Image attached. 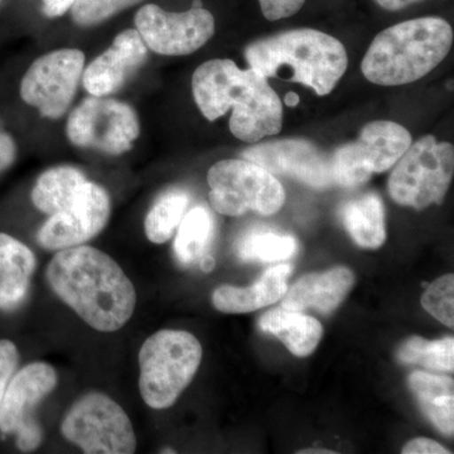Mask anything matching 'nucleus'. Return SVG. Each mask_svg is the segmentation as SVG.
Here are the masks:
<instances>
[{
  "label": "nucleus",
  "instance_id": "obj_27",
  "mask_svg": "<svg viewBox=\"0 0 454 454\" xmlns=\"http://www.w3.org/2000/svg\"><path fill=\"white\" fill-rule=\"evenodd\" d=\"M190 196L182 190H173L160 197L146 215V238L154 244L168 241L186 215Z\"/></svg>",
  "mask_w": 454,
  "mask_h": 454
},
{
  "label": "nucleus",
  "instance_id": "obj_3",
  "mask_svg": "<svg viewBox=\"0 0 454 454\" xmlns=\"http://www.w3.org/2000/svg\"><path fill=\"white\" fill-rule=\"evenodd\" d=\"M453 29L439 17L406 20L376 35L361 71L370 82L399 86L432 73L450 53Z\"/></svg>",
  "mask_w": 454,
  "mask_h": 454
},
{
  "label": "nucleus",
  "instance_id": "obj_14",
  "mask_svg": "<svg viewBox=\"0 0 454 454\" xmlns=\"http://www.w3.org/2000/svg\"><path fill=\"white\" fill-rule=\"evenodd\" d=\"M282 127V101L267 77L250 67L247 82L232 106L230 130L243 142L256 143L280 133Z\"/></svg>",
  "mask_w": 454,
  "mask_h": 454
},
{
  "label": "nucleus",
  "instance_id": "obj_8",
  "mask_svg": "<svg viewBox=\"0 0 454 454\" xmlns=\"http://www.w3.org/2000/svg\"><path fill=\"white\" fill-rule=\"evenodd\" d=\"M66 133L80 148L112 155L127 153L140 134L138 114L122 101L88 98L68 116Z\"/></svg>",
  "mask_w": 454,
  "mask_h": 454
},
{
  "label": "nucleus",
  "instance_id": "obj_10",
  "mask_svg": "<svg viewBox=\"0 0 454 454\" xmlns=\"http://www.w3.org/2000/svg\"><path fill=\"white\" fill-rule=\"evenodd\" d=\"M137 31L145 46L158 55L186 56L211 40L215 18L195 0L190 11L172 13L155 4H146L136 16Z\"/></svg>",
  "mask_w": 454,
  "mask_h": 454
},
{
  "label": "nucleus",
  "instance_id": "obj_32",
  "mask_svg": "<svg viewBox=\"0 0 454 454\" xmlns=\"http://www.w3.org/2000/svg\"><path fill=\"white\" fill-rule=\"evenodd\" d=\"M306 0H259L260 9L268 20H279L294 16Z\"/></svg>",
  "mask_w": 454,
  "mask_h": 454
},
{
  "label": "nucleus",
  "instance_id": "obj_18",
  "mask_svg": "<svg viewBox=\"0 0 454 454\" xmlns=\"http://www.w3.org/2000/svg\"><path fill=\"white\" fill-rule=\"evenodd\" d=\"M291 265L280 264L268 269L262 278L247 288L221 286L212 294L215 309L223 313H249L271 306L282 300L288 291L286 279L291 276Z\"/></svg>",
  "mask_w": 454,
  "mask_h": 454
},
{
  "label": "nucleus",
  "instance_id": "obj_11",
  "mask_svg": "<svg viewBox=\"0 0 454 454\" xmlns=\"http://www.w3.org/2000/svg\"><path fill=\"white\" fill-rule=\"evenodd\" d=\"M56 385V370L46 363L29 364L9 381L0 404V430L16 434L17 447L23 452L40 447L43 435L33 411Z\"/></svg>",
  "mask_w": 454,
  "mask_h": 454
},
{
  "label": "nucleus",
  "instance_id": "obj_1",
  "mask_svg": "<svg viewBox=\"0 0 454 454\" xmlns=\"http://www.w3.org/2000/svg\"><path fill=\"white\" fill-rule=\"evenodd\" d=\"M46 279L59 300L100 333L121 330L136 310L133 283L112 256L97 247L59 250L47 265Z\"/></svg>",
  "mask_w": 454,
  "mask_h": 454
},
{
  "label": "nucleus",
  "instance_id": "obj_7",
  "mask_svg": "<svg viewBox=\"0 0 454 454\" xmlns=\"http://www.w3.org/2000/svg\"><path fill=\"white\" fill-rule=\"evenodd\" d=\"M62 435L88 454H131L137 450L133 424L115 400L103 393L80 397L61 424Z\"/></svg>",
  "mask_w": 454,
  "mask_h": 454
},
{
  "label": "nucleus",
  "instance_id": "obj_16",
  "mask_svg": "<svg viewBox=\"0 0 454 454\" xmlns=\"http://www.w3.org/2000/svg\"><path fill=\"white\" fill-rule=\"evenodd\" d=\"M249 68L241 70L231 59H211L197 67L192 76L193 98L210 121L225 115L244 89Z\"/></svg>",
  "mask_w": 454,
  "mask_h": 454
},
{
  "label": "nucleus",
  "instance_id": "obj_15",
  "mask_svg": "<svg viewBox=\"0 0 454 454\" xmlns=\"http://www.w3.org/2000/svg\"><path fill=\"white\" fill-rule=\"evenodd\" d=\"M146 57L148 47L137 29L119 33L110 49L83 70V88L92 97H109L145 65Z\"/></svg>",
  "mask_w": 454,
  "mask_h": 454
},
{
  "label": "nucleus",
  "instance_id": "obj_13",
  "mask_svg": "<svg viewBox=\"0 0 454 454\" xmlns=\"http://www.w3.org/2000/svg\"><path fill=\"white\" fill-rule=\"evenodd\" d=\"M245 160L259 164L271 175L297 179L316 190L334 186L333 154L303 139H282L247 149Z\"/></svg>",
  "mask_w": 454,
  "mask_h": 454
},
{
  "label": "nucleus",
  "instance_id": "obj_29",
  "mask_svg": "<svg viewBox=\"0 0 454 454\" xmlns=\"http://www.w3.org/2000/svg\"><path fill=\"white\" fill-rule=\"evenodd\" d=\"M454 277L453 274L438 278L424 293L423 309L442 324L454 325Z\"/></svg>",
  "mask_w": 454,
  "mask_h": 454
},
{
  "label": "nucleus",
  "instance_id": "obj_5",
  "mask_svg": "<svg viewBox=\"0 0 454 454\" xmlns=\"http://www.w3.org/2000/svg\"><path fill=\"white\" fill-rule=\"evenodd\" d=\"M454 172V148L433 136L409 146L397 160L387 182V191L397 205L424 210L441 205L447 195Z\"/></svg>",
  "mask_w": 454,
  "mask_h": 454
},
{
  "label": "nucleus",
  "instance_id": "obj_31",
  "mask_svg": "<svg viewBox=\"0 0 454 454\" xmlns=\"http://www.w3.org/2000/svg\"><path fill=\"white\" fill-rule=\"evenodd\" d=\"M20 363L17 346L9 340H0V404L12 376Z\"/></svg>",
  "mask_w": 454,
  "mask_h": 454
},
{
  "label": "nucleus",
  "instance_id": "obj_6",
  "mask_svg": "<svg viewBox=\"0 0 454 454\" xmlns=\"http://www.w3.org/2000/svg\"><path fill=\"white\" fill-rule=\"evenodd\" d=\"M207 182L212 207L226 216H241L247 211L270 216L286 202V192L276 176L249 160L215 163L208 170Z\"/></svg>",
  "mask_w": 454,
  "mask_h": 454
},
{
  "label": "nucleus",
  "instance_id": "obj_39",
  "mask_svg": "<svg viewBox=\"0 0 454 454\" xmlns=\"http://www.w3.org/2000/svg\"><path fill=\"white\" fill-rule=\"evenodd\" d=\"M301 454H321V453H325V454H333L334 452H331V450H301L300 452Z\"/></svg>",
  "mask_w": 454,
  "mask_h": 454
},
{
  "label": "nucleus",
  "instance_id": "obj_24",
  "mask_svg": "<svg viewBox=\"0 0 454 454\" xmlns=\"http://www.w3.org/2000/svg\"><path fill=\"white\" fill-rule=\"evenodd\" d=\"M86 182V176L74 167L61 166L46 170L33 187V205L43 214L52 216L74 201Z\"/></svg>",
  "mask_w": 454,
  "mask_h": 454
},
{
  "label": "nucleus",
  "instance_id": "obj_26",
  "mask_svg": "<svg viewBox=\"0 0 454 454\" xmlns=\"http://www.w3.org/2000/svg\"><path fill=\"white\" fill-rule=\"evenodd\" d=\"M235 250L244 262H283L298 253V241L294 236L273 230L253 229L239 239Z\"/></svg>",
  "mask_w": 454,
  "mask_h": 454
},
{
  "label": "nucleus",
  "instance_id": "obj_17",
  "mask_svg": "<svg viewBox=\"0 0 454 454\" xmlns=\"http://www.w3.org/2000/svg\"><path fill=\"white\" fill-rule=\"evenodd\" d=\"M355 284V276L348 268H334L325 273L301 277L283 297V309L303 312L315 309L331 315L339 309Z\"/></svg>",
  "mask_w": 454,
  "mask_h": 454
},
{
  "label": "nucleus",
  "instance_id": "obj_35",
  "mask_svg": "<svg viewBox=\"0 0 454 454\" xmlns=\"http://www.w3.org/2000/svg\"><path fill=\"white\" fill-rule=\"evenodd\" d=\"M74 2L76 0H42V11L49 18L61 17L73 8Z\"/></svg>",
  "mask_w": 454,
  "mask_h": 454
},
{
  "label": "nucleus",
  "instance_id": "obj_23",
  "mask_svg": "<svg viewBox=\"0 0 454 454\" xmlns=\"http://www.w3.org/2000/svg\"><path fill=\"white\" fill-rule=\"evenodd\" d=\"M340 219L358 247L378 249L387 239L384 203L376 193L349 200L340 208Z\"/></svg>",
  "mask_w": 454,
  "mask_h": 454
},
{
  "label": "nucleus",
  "instance_id": "obj_34",
  "mask_svg": "<svg viewBox=\"0 0 454 454\" xmlns=\"http://www.w3.org/2000/svg\"><path fill=\"white\" fill-rule=\"evenodd\" d=\"M17 158V145L4 131H0V172L8 169Z\"/></svg>",
  "mask_w": 454,
  "mask_h": 454
},
{
  "label": "nucleus",
  "instance_id": "obj_12",
  "mask_svg": "<svg viewBox=\"0 0 454 454\" xmlns=\"http://www.w3.org/2000/svg\"><path fill=\"white\" fill-rule=\"evenodd\" d=\"M112 212V202L106 188L86 182L74 201L41 227L38 243L47 250L79 247L106 229Z\"/></svg>",
  "mask_w": 454,
  "mask_h": 454
},
{
  "label": "nucleus",
  "instance_id": "obj_20",
  "mask_svg": "<svg viewBox=\"0 0 454 454\" xmlns=\"http://www.w3.org/2000/svg\"><path fill=\"white\" fill-rule=\"evenodd\" d=\"M35 254L13 236L0 232V309H17L28 294Z\"/></svg>",
  "mask_w": 454,
  "mask_h": 454
},
{
  "label": "nucleus",
  "instance_id": "obj_22",
  "mask_svg": "<svg viewBox=\"0 0 454 454\" xmlns=\"http://www.w3.org/2000/svg\"><path fill=\"white\" fill-rule=\"evenodd\" d=\"M409 387L424 415L447 437L454 433V382L446 376L415 372L409 376Z\"/></svg>",
  "mask_w": 454,
  "mask_h": 454
},
{
  "label": "nucleus",
  "instance_id": "obj_37",
  "mask_svg": "<svg viewBox=\"0 0 454 454\" xmlns=\"http://www.w3.org/2000/svg\"><path fill=\"white\" fill-rule=\"evenodd\" d=\"M200 264L203 271H211L215 268V260L211 256L205 255L200 260Z\"/></svg>",
  "mask_w": 454,
  "mask_h": 454
},
{
  "label": "nucleus",
  "instance_id": "obj_28",
  "mask_svg": "<svg viewBox=\"0 0 454 454\" xmlns=\"http://www.w3.org/2000/svg\"><path fill=\"white\" fill-rule=\"evenodd\" d=\"M397 360L408 365H420L435 372H453V337L434 340L411 337L397 349Z\"/></svg>",
  "mask_w": 454,
  "mask_h": 454
},
{
  "label": "nucleus",
  "instance_id": "obj_19",
  "mask_svg": "<svg viewBox=\"0 0 454 454\" xmlns=\"http://www.w3.org/2000/svg\"><path fill=\"white\" fill-rule=\"evenodd\" d=\"M413 143L411 133L403 125L387 121H372L360 131L354 142L358 158L367 172H387Z\"/></svg>",
  "mask_w": 454,
  "mask_h": 454
},
{
  "label": "nucleus",
  "instance_id": "obj_33",
  "mask_svg": "<svg viewBox=\"0 0 454 454\" xmlns=\"http://www.w3.org/2000/svg\"><path fill=\"white\" fill-rule=\"evenodd\" d=\"M404 454H448L450 453L447 448L439 444L438 442L427 438H415L408 442L403 448Z\"/></svg>",
  "mask_w": 454,
  "mask_h": 454
},
{
  "label": "nucleus",
  "instance_id": "obj_4",
  "mask_svg": "<svg viewBox=\"0 0 454 454\" xmlns=\"http://www.w3.org/2000/svg\"><path fill=\"white\" fill-rule=\"evenodd\" d=\"M202 360L200 340L187 331L152 334L139 352L140 395L151 408L168 409L195 378Z\"/></svg>",
  "mask_w": 454,
  "mask_h": 454
},
{
  "label": "nucleus",
  "instance_id": "obj_2",
  "mask_svg": "<svg viewBox=\"0 0 454 454\" xmlns=\"http://www.w3.org/2000/svg\"><path fill=\"white\" fill-rule=\"evenodd\" d=\"M245 59L262 76L300 82L319 97L330 94L348 70L345 46L316 29H292L262 38L245 50Z\"/></svg>",
  "mask_w": 454,
  "mask_h": 454
},
{
  "label": "nucleus",
  "instance_id": "obj_9",
  "mask_svg": "<svg viewBox=\"0 0 454 454\" xmlns=\"http://www.w3.org/2000/svg\"><path fill=\"white\" fill-rule=\"evenodd\" d=\"M85 70L80 50L53 51L35 59L20 82V98L41 116L59 119L73 103Z\"/></svg>",
  "mask_w": 454,
  "mask_h": 454
},
{
  "label": "nucleus",
  "instance_id": "obj_38",
  "mask_svg": "<svg viewBox=\"0 0 454 454\" xmlns=\"http://www.w3.org/2000/svg\"><path fill=\"white\" fill-rule=\"evenodd\" d=\"M286 104L289 107H295L300 104V97L295 92H288L286 95Z\"/></svg>",
  "mask_w": 454,
  "mask_h": 454
},
{
  "label": "nucleus",
  "instance_id": "obj_30",
  "mask_svg": "<svg viewBox=\"0 0 454 454\" xmlns=\"http://www.w3.org/2000/svg\"><path fill=\"white\" fill-rule=\"evenodd\" d=\"M140 2L143 0H76L71 8V16L76 25L97 26Z\"/></svg>",
  "mask_w": 454,
  "mask_h": 454
},
{
  "label": "nucleus",
  "instance_id": "obj_21",
  "mask_svg": "<svg viewBox=\"0 0 454 454\" xmlns=\"http://www.w3.org/2000/svg\"><path fill=\"white\" fill-rule=\"evenodd\" d=\"M259 327L278 337L298 357L309 356L324 334V328L316 318L286 309L269 310L260 318Z\"/></svg>",
  "mask_w": 454,
  "mask_h": 454
},
{
  "label": "nucleus",
  "instance_id": "obj_36",
  "mask_svg": "<svg viewBox=\"0 0 454 454\" xmlns=\"http://www.w3.org/2000/svg\"><path fill=\"white\" fill-rule=\"evenodd\" d=\"M419 2H422V0H375L376 4L389 12L402 11V9Z\"/></svg>",
  "mask_w": 454,
  "mask_h": 454
},
{
  "label": "nucleus",
  "instance_id": "obj_25",
  "mask_svg": "<svg viewBox=\"0 0 454 454\" xmlns=\"http://www.w3.org/2000/svg\"><path fill=\"white\" fill-rule=\"evenodd\" d=\"M215 235V221L210 211L197 206L184 215L175 240V254L184 267L196 264L206 255Z\"/></svg>",
  "mask_w": 454,
  "mask_h": 454
}]
</instances>
